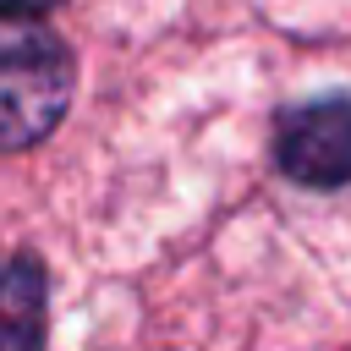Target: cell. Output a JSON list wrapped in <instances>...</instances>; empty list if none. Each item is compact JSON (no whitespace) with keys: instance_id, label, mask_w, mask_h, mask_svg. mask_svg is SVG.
Returning <instances> with one entry per match:
<instances>
[{"instance_id":"cell-2","label":"cell","mask_w":351,"mask_h":351,"mask_svg":"<svg viewBox=\"0 0 351 351\" xmlns=\"http://www.w3.org/2000/svg\"><path fill=\"white\" fill-rule=\"evenodd\" d=\"M274 159L302 186H346L351 181V99L291 104L274 121Z\"/></svg>"},{"instance_id":"cell-3","label":"cell","mask_w":351,"mask_h":351,"mask_svg":"<svg viewBox=\"0 0 351 351\" xmlns=\"http://www.w3.org/2000/svg\"><path fill=\"white\" fill-rule=\"evenodd\" d=\"M44 346V269L33 252H16L5 269V351Z\"/></svg>"},{"instance_id":"cell-4","label":"cell","mask_w":351,"mask_h":351,"mask_svg":"<svg viewBox=\"0 0 351 351\" xmlns=\"http://www.w3.org/2000/svg\"><path fill=\"white\" fill-rule=\"evenodd\" d=\"M60 0H5V16H44V11H55Z\"/></svg>"},{"instance_id":"cell-1","label":"cell","mask_w":351,"mask_h":351,"mask_svg":"<svg viewBox=\"0 0 351 351\" xmlns=\"http://www.w3.org/2000/svg\"><path fill=\"white\" fill-rule=\"evenodd\" d=\"M71 104V49L44 16H5L0 33V132L5 148H33Z\"/></svg>"}]
</instances>
